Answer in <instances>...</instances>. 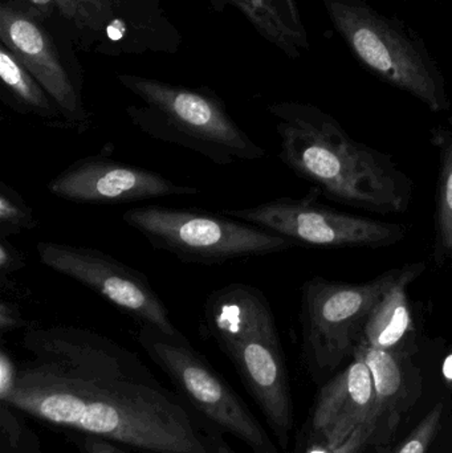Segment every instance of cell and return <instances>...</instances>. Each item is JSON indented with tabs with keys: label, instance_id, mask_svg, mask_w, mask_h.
I'll return each instance as SVG.
<instances>
[{
	"label": "cell",
	"instance_id": "obj_15",
	"mask_svg": "<svg viewBox=\"0 0 452 453\" xmlns=\"http://www.w3.org/2000/svg\"><path fill=\"white\" fill-rule=\"evenodd\" d=\"M425 268V263L401 266L397 279L382 293L372 309L361 330L358 343L379 350L410 353L416 326L411 313L409 288L424 273Z\"/></svg>",
	"mask_w": 452,
	"mask_h": 453
},
{
	"label": "cell",
	"instance_id": "obj_10",
	"mask_svg": "<svg viewBox=\"0 0 452 453\" xmlns=\"http://www.w3.org/2000/svg\"><path fill=\"white\" fill-rule=\"evenodd\" d=\"M40 263L100 295L140 326H151L166 334L180 333L148 277L113 256L66 242H40Z\"/></svg>",
	"mask_w": 452,
	"mask_h": 453
},
{
	"label": "cell",
	"instance_id": "obj_21",
	"mask_svg": "<svg viewBox=\"0 0 452 453\" xmlns=\"http://www.w3.org/2000/svg\"><path fill=\"white\" fill-rule=\"evenodd\" d=\"M37 226L34 210L23 196L5 182H0V239H8Z\"/></svg>",
	"mask_w": 452,
	"mask_h": 453
},
{
	"label": "cell",
	"instance_id": "obj_13",
	"mask_svg": "<svg viewBox=\"0 0 452 453\" xmlns=\"http://www.w3.org/2000/svg\"><path fill=\"white\" fill-rule=\"evenodd\" d=\"M374 409V385L368 365L352 364L329 380L313 410L312 434L331 453H356L368 443Z\"/></svg>",
	"mask_w": 452,
	"mask_h": 453
},
{
	"label": "cell",
	"instance_id": "obj_7",
	"mask_svg": "<svg viewBox=\"0 0 452 453\" xmlns=\"http://www.w3.org/2000/svg\"><path fill=\"white\" fill-rule=\"evenodd\" d=\"M138 343L172 380L177 393L220 433L230 434L254 453H279L278 447L227 380L182 334L141 326Z\"/></svg>",
	"mask_w": 452,
	"mask_h": 453
},
{
	"label": "cell",
	"instance_id": "obj_11",
	"mask_svg": "<svg viewBox=\"0 0 452 453\" xmlns=\"http://www.w3.org/2000/svg\"><path fill=\"white\" fill-rule=\"evenodd\" d=\"M42 18L27 2H3L0 40L55 101L66 127L87 132L92 119L82 98L81 82L61 58Z\"/></svg>",
	"mask_w": 452,
	"mask_h": 453
},
{
	"label": "cell",
	"instance_id": "obj_19",
	"mask_svg": "<svg viewBox=\"0 0 452 453\" xmlns=\"http://www.w3.org/2000/svg\"><path fill=\"white\" fill-rule=\"evenodd\" d=\"M40 13H57L76 28L98 31L114 13L116 0H26Z\"/></svg>",
	"mask_w": 452,
	"mask_h": 453
},
{
	"label": "cell",
	"instance_id": "obj_20",
	"mask_svg": "<svg viewBox=\"0 0 452 453\" xmlns=\"http://www.w3.org/2000/svg\"><path fill=\"white\" fill-rule=\"evenodd\" d=\"M0 453H42L36 434L23 419V412L0 402Z\"/></svg>",
	"mask_w": 452,
	"mask_h": 453
},
{
	"label": "cell",
	"instance_id": "obj_28",
	"mask_svg": "<svg viewBox=\"0 0 452 453\" xmlns=\"http://www.w3.org/2000/svg\"><path fill=\"white\" fill-rule=\"evenodd\" d=\"M217 453H236L234 451L233 447L227 443V441L223 439V436L220 435L217 441Z\"/></svg>",
	"mask_w": 452,
	"mask_h": 453
},
{
	"label": "cell",
	"instance_id": "obj_1",
	"mask_svg": "<svg viewBox=\"0 0 452 453\" xmlns=\"http://www.w3.org/2000/svg\"><path fill=\"white\" fill-rule=\"evenodd\" d=\"M4 401L72 433L145 453H217L222 433L165 388L135 351L88 327H26Z\"/></svg>",
	"mask_w": 452,
	"mask_h": 453
},
{
	"label": "cell",
	"instance_id": "obj_27",
	"mask_svg": "<svg viewBox=\"0 0 452 453\" xmlns=\"http://www.w3.org/2000/svg\"><path fill=\"white\" fill-rule=\"evenodd\" d=\"M442 372L446 382H448V386L452 388V351L446 357L445 362H443Z\"/></svg>",
	"mask_w": 452,
	"mask_h": 453
},
{
	"label": "cell",
	"instance_id": "obj_5",
	"mask_svg": "<svg viewBox=\"0 0 452 453\" xmlns=\"http://www.w3.org/2000/svg\"><path fill=\"white\" fill-rule=\"evenodd\" d=\"M331 23L356 58L430 111L450 109L445 77L426 42L400 19L366 0H323Z\"/></svg>",
	"mask_w": 452,
	"mask_h": 453
},
{
	"label": "cell",
	"instance_id": "obj_14",
	"mask_svg": "<svg viewBox=\"0 0 452 453\" xmlns=\"http://www.w3.org/2000/svg\"><path fill=\"white\" fill-rule=\"evenodd\" d=\"M406 351L379 350L358 343L353 357L363 359L373 377L374 409L369 426L368 443L385 446L400 422L403 403L409 396L411 367Z\"/></svg>",
	"mask_w": 452,
	"mask_h": 453
},
{
	"label": "cell",
	"instance_id": "obj_22",
	"mask_svg": "<svg viewBox=\"0 0 452 453\" xmlns=\"http://www.w3.org/2000/svg\"><path fill=\"white\" fill-rule=\"evenodd\" d=\"M442 414L443 404L438 403L414 428L413 433L395 453H426L437 435Z\"/></svg>",
	"mask_w": 452,
	"mask_h": 453
},
{
	"label": "cell",
	"instance_id": "obj_25",
	"mask_svg": "<svg viewBox=\"0 0 452 453\" xmlns=\"http://www.w3.org/2000/svg\"><path fill=\"white\" fill-rule=\"evenodd\" d=\"M19 366L4 345L0 348V401L8 398L18 380Z\"/></svg>",
	"mask_w": 452,
	"mask_h": 453
},
{
	"label": "cell",
	"instance_id": "obj_18",
	"mask_svg": "<svg viewBox=\"0 0 452 453\" xmlns=\"http://www.w3.org/2000/svg\"><path fill=\"white\" fill-rule=\"evenodd\" d=\"M434 256L438 264L452 265V114L442 138L435 207Z\"/></svg>",
	"mask_w": 452,
	"mask_h": 453
},
{
	"label": "cell",
	"instance_id": "obj_9",
	"mask_svg": "<svg viewBox=\"0 0 452 453\" xmlns=\"http://www.w3.org/2000/svg\"><path fill=\"white\" fill-rule=\"evenodd\" d=\"M316 194V190H315ZM315 194L307 198H280L223 214L318 248H385L402 242L408 228L397 223L347 214L321 206Z\"/></svg>",
	"mask_w": 452,
	"mask_h": 453
},
{
	"label": "cell",
	"instance_id": "obj_3",
	"mask_svg": "<svg viewBox=\"0 0 452 453\" xmlns=\"http://www.w3.org/2000/svg\"><path fill=\"white\" fill-rule=\"evenodd\" d=\"M203 322L286 449L294 409L286 358L267 297L243 282L226 285L207 297Z\"/></svg>",
	"mask_w": 452,
	"mask_h": 453
},
{
	"label": "cell",
	"instance_id": "obj_12",
	"mask_svg": "<svg viewBox=\"0 0 452 453\" xmlns=\"http://www.w3.org/2000/svg\"><path fill=\"white\" fill-rule=\"evenodd\" d=\"M47 188L56 198L92 206L201 194L195 186L172 182L159 173L111 159L103 151L69 165L50 180Z\"/></svg>",
	"mask_w": 452,
	"mask_h": 453
},
{
	"label": "cell",
	"instance_id": "obj_23",
	"mask_svg": "<svg viewBox=\"0 0 452 453\" xmlns=\"http://www.w3.org/2000/svg\"><path fill=\"white\" fill-rule=\"evenodd\" d=\"M66 438L69 439L71 443L74 444L80 453H132L127 451L126 447L103 441V439L97 438V436L68 431Z\"/></svg>",
	"mask_w": 452,
	"mask_h": 453
},
{
	"label": "cell",
	"instance_id": "obj_8",
	"mask_svg": "<svg viewBox=\"0 0 452 453\" xmlns=\"http://www.w3.org/2000/svg\"><path fill=\"white\" fill-rule=\"evenodd\" d=\"M398 273L392 269L363 284L313 277L303 285L300 319L310 366L328 372L353 356L372 309Z\"/></svg>",
	"mask_w": 452,
	"mask_h": 453
},
{
	"label": "cell",
	"instance_id": "obj_29",
	"mask_svg": "<svg viewBox=\"0 0 452 453\" xmlns=\"http://www.w3.org/2000/svg\"><path fill=\"white\" fill-rule=\"evenodd\" d=\"M328 449H326V447L323 446V444L318 443L315 444V446L310 447V451L308 453H328Z\"/></svg>",
	"mask_w": 452,
	"mask_h": 453
},
{
	"label": "cell",
	"instance_id": "obj_4",
	"mask_svg": "<svg viewBox=\"0 0 452 453\" xmlns=\"http://www.w3.org/2000/svg\"><path fill=\"white\" fill-rule=\"evenodd\" d=\"M142 101L127 116L149 137L194 151L218 166L257 161L265 150L228 113L225 101L206 88H186L134 74L117 76Z\"/></svg>",
	"mask_w": 452,
	"mask_h": 453
},
{
	"label": "cell",
	"instance_id": "obj_2",
	"mask_svg": "<svg viewBox=\"0 0 452 453\" xmlns=\"http://www.w3.org/2000/svg\"><path fill=\"white\" fill-rule=\"evenodd\" d=\"M276 119L283 164L333 201L379 214H402L413 182L389 154L353 140L331 114L312 104L268 106Z\"/></svg>",
	"mask_w": 452,
	"mask_h": 453
},
{
	"label": "cell",
	"instance_id": "obj_6",
	"mask_svg": "<svg viewBox=\"0 0 452 453\" xmlns=\"http://www.w3.org/2000/svg\"><path fill=\"white\" fill-rule=\"evenodd\" d=\"M122 220L140 232L151 247L185 263L223 264L272 255L296 247V242L270 229L199 210L135 207Z\"/></svg>",
	"mask_w": 452,
	"mask_h": 453
},
{
	"label": "cell",
	"instance_id": "obj_24",
	"mask_svg": "<svg viewBox=\"0 0 452 453\" xmlns=\"http://www.w3.org/2000/svg\"><path fill=\"white\" fill-rule=\"evenodd\" d=\"M26 266V257L23 252L8 239H0V281L4 285L7 277Z\"/></svg>",
	"mask_w": 452,
	"mask_h": 453
},
{
	"label": "cell",
	"instance_id": "obj_26",
	"mask_svg": "<svg viewBox=\"0 0 452 453\" xmlns=\"http://www.w3.org/2000/svg\"><path fill=\"white\" fill-rule=\"evenodd\" d=\"M28 326V321L24 319L23 313L16 303H11V301H0V334L2 337L13 330Z\"/></svg>",
	"mask_w": 452,
	"mask_h": 453
},
{
	"label": "cell",
	"instance_id": "obj_17",
	"mask_svg": "<svg viewBox=\"0 0 452 453\" xmlns=\"http://www.w3.org/2000/svg\"><path fill=\"white\" fill-rule=\"evenodd\" d=\"M0 79L8 104L19 113L32 114L53 127H66L55 101L3 42L0 44Z\"/></svg>",
	"mask_w": 452,
	"mask_h": 453
},
{
	"label": "cell",
	"instance_id": "obj_16",
	"mask_svg": "<svg viewBox=\"0 0 452 453\" xmlns=\"http://www.w3.org/2000/svg\"><path fill=\"white\" fill-rule=\"evenodd\" d=\"M214 10L238 8L271 44L291 58L310 50L307 28L296 0H211Z\"/></svg>",
	"mask_w": 452,
	"mask_h": 453
}]
</instances>
